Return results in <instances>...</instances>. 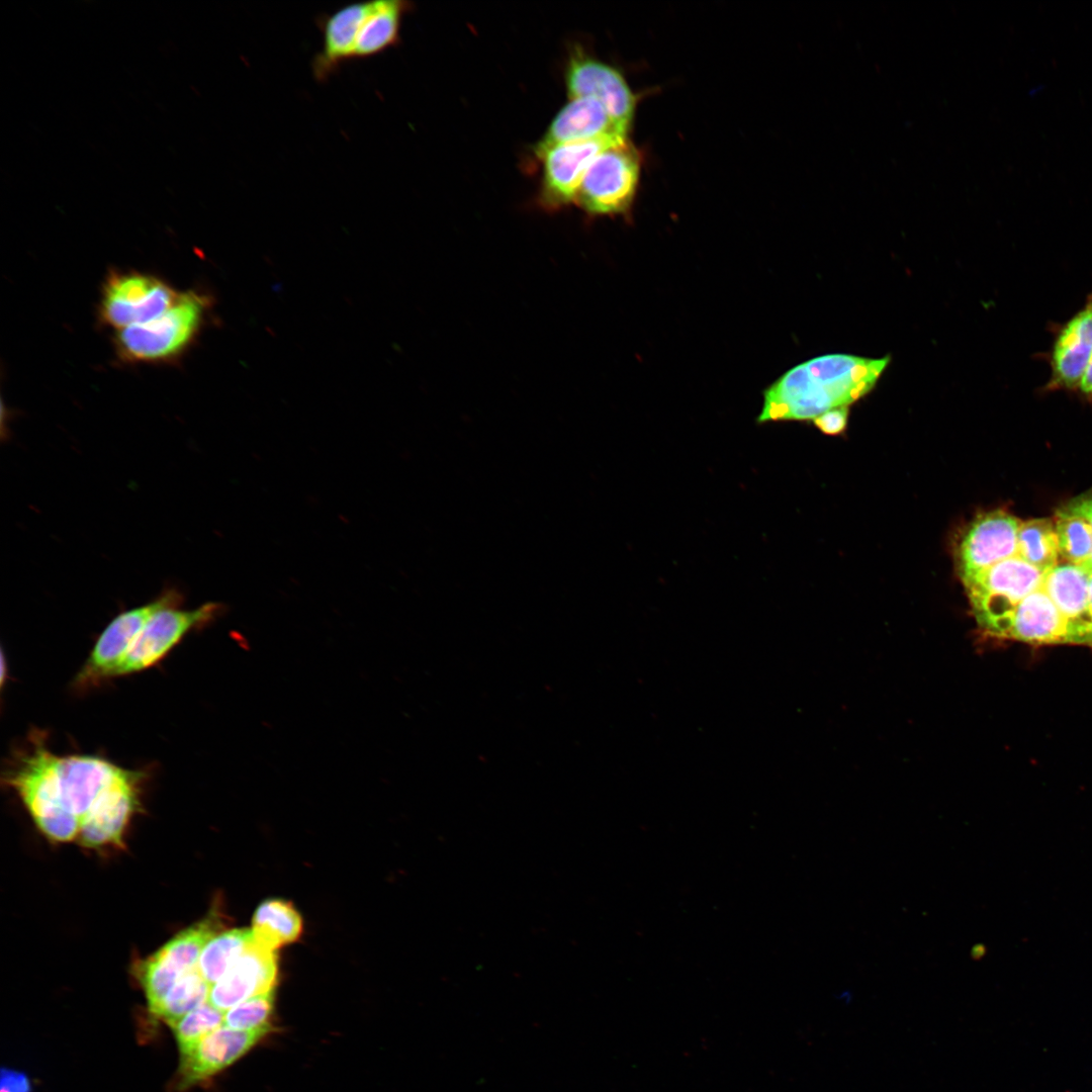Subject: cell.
I'll use <instances>...</instances> for the list:
<instances>
[{
  "label": "cell",
  "mask_w": 1092,
  "mask_h": 1092,
  "mask_svg": "<svg viewBox=\"0 0 1092 1092\" xmlns=\"http://www.w3.org/2000/svg\"><path fill=\"white\" fill-rule=\"evenodd\" d=\"M411 4L401 0L371 1L355 43L352 61L377 57L400 41L403 16Z\"/></svg>",
  "instance_id": "20"
},
{
  "label": "cell",
  "mask_w": 1092,
  "mask_h": 1092,
  "mask_svg": "<svg viewBox=\"0 0 1092 1092\" xmlns=\"http://www.w3.org/2000/svg\"><path fill=\"white\" fill-rule=\"evenodd\" d=\"M224 1011L206 1002L182 1017L171 1028L179 1053L186 1052L201 1038L223 1025Z\"/></svg>",
  "instance_id": "27"
},
{
  "label": "cell",
  "mask_w": 1092,
  "mask_h": 1092,
  "mask_svg": "<svg viewBox=\"0 0 1092 1092\" xmlns=\"http://www.w3.org/2000/svg\"><path fill=\"white\" fill-rule=\"evenodd\" d=\"M1017 555L1043 572L1057 565L1060 555L1054 521L1040 518L1021 522Z\"/></svg>",
  "instance_id": "23"
},
{
  "label": "cell",
  "mask_w": 1092,
  "mask_h": 1092,
  "mask_svg": "<svg viewBox=\"0 0 1092 1092\" xmlns=\"http://www.w3.org/2000/svg\"><path fill=\"white\" fill-rule=\"evenodd\" d=\"M183 600L158 609L131 642L113 677L143 671L158 663L189 632L204 627L221 613L222 606L209 602L196 609L180 606Z\"/></svg>",
  "instance_id": "6"
},
{
  "label": "cell",
  "mask_w": 1092,
  "mask_h": 1092,
  "mask_svg": "<svg viewBox=\"0 0 1092 1092\" xmlns=\"http://www.w3.org/2000/svg\"><path fill=\"white\" fill-rule=\"evenodd\" d=\"M178 293L152 274L113 272L106 278L101 291L99 317L117 331L143 325L166 311Z\"/></svg>",
  "instance_id": "7"
},
{
  "label": "cell",
  "mask_w": 1092,
  "mask_h": 1092,
  "mask_svg": "<svg viewBox=\"0 0 1092 1092\" xmlns=\"http://www.w3.org/2000/svg\"><path fill=\"white\" fill-rule=\"evenodd\" d=\"M1050 349L1037 355L1050 367V377L1041 390L1076 392L1092 354V290L1068 320L1050 324Z\"/></svg>",
  "instance_id": "8"
},
{
  "label": "cell",
  "mask_w": 1092,
  "mask_h": 1092,
  "mask_svg": "<svg viewBox=\"0 0 1092 1092\" xmlns=\"http://www.w3.org/2000/svg\"><path fill=\"white\" fill-rule=\"evenodd\" d=\"M1041 586L1067 622L1072 644L1092 647L1088 568L1059 562L1044 573Z\"/></svg>",
  "instance_id": "16"
},
{
  "label": "cell",
  "mask_w": 1092,
  "mask_h": 1092,
  "mask_svg": "<svg viewBox=\"0 0 1092 1092\" xmlns=\"http://www.w3.org/2000/svg\"><path fill=\"white\" fill-rule=\"evenodd\" d=\"M624 130L598 100L588 97L569 99L554 116L535 153L558 144L598 139H627Z\"/></svg>",
  "instance_id": "17"
},
{
  "label": "cell",
  "mask_w": 1092,
  "mask_h": 1092,
  "mask_svg": "<svg viewBox=\"0 0 1092 1092\" xmlns=\"http://www.w3.org/2000/svg\"><path fill=\"white\" fill-rule=\"evenodd\" d=\"M134 771L97 755L56 754L33 737L16 753L3 780L40 831L65 842L78 837L81 823L100 800Z\"/></svg>",
  "instance_id": "1"
},
{
  "label": "cell",
  "mask_w": 1092,
  "mask_h": 1092,
  "mask_svg": "<svg viewBox=\"0 0 1092 1092\" xmlns=\"http://www.w3.org/2000/svg\"><path fill=\"white\" fill-rule=\"evenodd\" d=\"M274 990L253 996L224 1012L223 1025L239 1030H254L270 1026L268 1019L274 1008Z\"/></svg>",
  "instance_id": "28"
},
{
  "label": "cell",
  "mask_w": 1092,
  "mask_h": 1092,
  "mask_svg": "<svg viewBox=\"0 0 1092 1092\" xmlns=\"http://www.w3.org/2000/svg\"><path fill=\"white\" fill-rule=\"evenodd\" d=\"M1076 392L1084 399L1092 401V354L1081 377Z\"/></svg>",
  "instance_id": "32"
},
{
  "label": "cell",
  "mask_w": 1092,
  "mask_h": 1092,
  "mask_svg": "<svg viewBox=\"0 0 1092 1092\" xmlns=\"http://www.w3.org/2000/svg\"><path fill=\"white\" fill-rule=\"evenodd\" d=\"M1061 509L1080 516L1086 520L1092 528V487L1070 499ZM1091 566L1092 564L1090 567Z\"/></svg>",
  "instance_id": "31"
},
{
  "label": "cell",
  "mask_w": 1092,
  "mask_h": 1092,
  "mask_svg": "<svg viewBox=\"0 0 1092 1092\" xmlns=\"http://www.w3.org/2000/svg\"><path fill=\"white\" fill-rule=\"evenodd\" d=\"M4 663H5V661H4V659H3V656H2V662H1V665H2L3 667H4ZM4 673H5V671H4V669L2 668V671H1V681H2V682H3V680H4Z\"/></svg>",
  "instance_id": "35"
},
{
  "label": "cell",
  "mask_w": 1092,
  "mask_h": 1092,
  "mask_svg": "<svg viewBox=\"0 0 1092 1092\" xmlns=\"http://www.w3.org/2000/svg\"><path fill=\"white\" fill-rule=\"evenodd\" d=\"M640 165L639 152L628 140L607 148L588 166L573 203L589 215L627 212L636 194Z\"/></svg>",
  "instance_id": "5"
},
{
  "label": "cell",
  "mask_w": 1092,
  "mask_h": 1092,
  "mask_svg": "<svg viewBox=\"0 0 1092 1092\" xmlns=\"http://www.w3.org/2000/svg\"><path fill=\"white\" fill-rule=\"evenodd\" d=\"M271 1030V1025L254 1030H239L221 1025L186 1052L180 1053L173 1087L182 1092L220 1072Z\"/></svg>",
  "instance_id": "13"
},
{
  "label": "cell",
  "mask_w": 1092,
  "mask_h": 1092,
  "mask_svg": "<svg viewBox=\"0 0 1092 1092\" xmlns=\"http://www.w3.org/2000/svg\"><path fill=\"white\" fill-rule=\"evenodd\" d=\"M1006 639L1035 645L1072 644L1067 622L1042 586L1018 604Z\"/></svg>",
  "instance_id": "19"
},
{
  "label": "cell",
  "mask_w": 1092,
  "mask_h": 1092,
  "mask_svg": "<svg viewBox=\"0 0 1092 1092\" xmlns=\"http://www.w3.org/2000/svg\"><path fill=\"white\" fill-rule=\"evenodd\" d=\"M252 939L251 929H231L216 934L205 944L198 970L210 986L228 972Z\"/></svg>",
  "instance_id": "24"
},
{
  "label": "cell",
  "mask_w": 1092,
  "mask_h": 1092,
  "mask_svg": "<svg viewBox=\"0 0 1092 1092\" xmlns=\"http://www.w3.org/2000/svg\"><path fill=\"white\" fill-rule=\"evenodd\" d=\"M178 600H183L181 593L169 588L152 602L118 614L98 637L78 673L76 682L81 686L113 677L131 642L148 619L161 607Z\"/></svg>",
  "instance_id": "12"
},
{
  "label": "cell",
  "mask_w": 1092,
  "mask_h": 1092,
  "mask_svg": "<svg viewBox=\"0 0 1092 1092\" xmlns=\"http://www.w3.org/2000/svg\"><path fill=\"white\" fill-rule=\"evenodd\" d=\"M254 939L261 945L276 948L295 941L302 931V920L290 902L268 899L256 909L252 919Z\"/></svg>",
  "instance_id": "22"
},
{
  "label": "cell",
  "mask_w": 1092,
  "mask_h": 1092,
  "mask_svg": "<svg viewBox=\"0 0 1092 1092\" xmlns=\"http://www.w3.org/2000/svg\"><path fill=\"white\" fill-rule=\"evenodd\" d=\"M1044 573L1016 554L964 580L979 627L1006 639L1016 607L1041 586Z\"/></svg>",
  "instance_id": "4"
},
{
  "label": "cell",
  "mask_w": 1092,
  "mask_h": 1092,
  "mask_svg": "<svg viewBox=\"0 0 1092 1092\" xmlns=\"http://www.w3.org/2000/svg\"><path fill=\"white\" fill-rule=\"evenodd\" d=\"M210 987L198 968L188 972L169 991L156 1016L172 1027L186 1014L208 1002Z\"/></svg>",
  "instance_id": "26"
},
{
  "label": "cell",
  "mask_w": 1092,
  "mask_h": 1092,
  "mask_svg": "<svg viewBox=\"0 0 1092 1092\" xmlns=\"http://www.w3.org/2000/svg\"><path fill=\"white\" fill-rule=\"evenodd\" d=\"M277 972L275 950L253 937L228 972L211 985L208 1002L225 1012L248 998L274 990Z\"/></svg>",
  "instance_id": "15"
},
{
  "label": "cell",
  "mask_w": 1092,
  "mask_h": 1092,
  "mask_svg": "<svg viewBox=\"0 0 1092 1092\" xmlns=\"http://www.w3.org/2000/svg\"><path fill=\"white\" fill-rule=\"evenodd\" d=\"M847 418L848 406H840L821 414L813 420V423L823 433L836 435L845 429Z\"/></svg>",
  "instance_id": "29"
},
{
  "label": "cell",
  "mask_w": 1092,
  "mask_h": 1092,
  "mask_svg": "<svg viewBox=\"0 0 1092 1092\" xmlns=\"http://www.w3.org/2000/svg\"><path fill=\"white\" fill-rule=\"evenodd\" d=\"M370 6L371 1L352 2L315 17L322 39L310 70L316 82H327L352 61L357 35Z\"/></svg>",
  "instance_id": "14"
},
{
  "label": "cell",
  "mask_w": 1092,
  "mask_h": 1092,
  "mask_svg": "<svg viewBox=\"0 0 1092 1092\" xmlns=\"http://www.w3.org/2000/svg\"><path fill=\"white\" fill-rule=\"evenodd\" d=\"M1020 523L1015 516L1001 510L977 516L957 547V565L962 581L1016 555Z\"/></svg>",
  "instance_id": "11"
},
{
  "label": "cell",
  "mask_w": 1092,
  "mask_h": 1092,
  "mask_svg": "<svg viewBox=\"0 0 1092 1092\" xmlns=\"http://www.w3.org/2000/svg\"><path fill=\"white\" fill-rule=\"evenodd\" d=\"M1088 570H1089V605H1090V611H1091V614H1092V566Z\"/></svg>",
  "instance_id": "34"
},
{
  "label": "cell",
  "mask_w": 1092,
  "mask_h": 1092,
  "mask_svg": "<svg viewBox=\"0 0 1092 1092\" xmlns=\"http://www.w3.org/2000/svg\"><path fill=\"white\" fill-rule=\"evenodd\" d=\"M210 308L202 292H179L171 306L143 325L117 331L114 346L128 362H165L182 355L199 334Z\"/></svg>",
  "instance_id": "3"
},
{
  "label": "cell",
  "mask_w": 1092,
  "mask_h": 1092,
  "mask_svg": "<svg viewBox=\"0 0 1092 1092\" xmlns=\"http://www.w3.org/2000/svg\"><path fill=\"white\" fill-rule=\"evenodd\" d=\"M986 946L984 944H976L971 951L973 960H981L986 953Z\"/></svg>",
  "instance_id": "33"
},
{
  "label": "cell",
  "mask_w": 1092,
  "mask_h": 1092,
  "mask_svg": "<svg viewBox=\"0 0 1092 1092\" xmlns=\"http://www.w3.org/2000/svg\"><path fill=\"white\" fill-rule=\"evenodd\" d=\"M0 1092H32V1084L24 1072L2 1067Z\"/></svg>",
  "instance_id": "30"
},
{
  "label": "cell",
  "mask_w": 1092,
  "mask_h": 1092,
  "mask_svg": "<svg viewBox=\"0 0 1092 1092\" xmlns=\"http://www.w3.org/2000/svg\"><path fill=\"white\" fill-rule=\"evenodd\" d=\"M889 361V356L828 354L798 364L763 391L756 422L814 420L829 410L847 406L874 388Z\"/></svg>",
  "instance_id": "2"
},
{
  "label": "cell",
  "mask_w": 1092,
  "mask_h": 1092,
  "mask_svg": "<svg viewBox=\"0 0 1092 1092\" xmlns=\"http://www.w3.org/2000/svg\"><path fill=\"white\" fill-rule=\"evenodd\" d=\"M565 84L569 99L588 97L600 101L612 118L629 131L636 99L616 68L576 48L566 65Z\"/></svg>",
  "instance_id": "10"
},
{
  "label": "cell",
  "mask_w": 1092,
  "mask_h": 1092,
  "mask_svg": "<svg viewBox=\"0 0 1092 1092\" xmlns=\"http://www.w3.org/2000/svg\"><path fill=\"white\" fill-rule=\"evenodd\" d=\"M1059 555L1065 562L1089 568L1092 564V528L1080 516L1059 509L1054 520Z\"/></svg>",
  "instance_id": "25"
},
{
  "label": "cell",
  "mask_w": 1092,
  "mask_h": 1092,
  "mask_svg": "<svg viewBox=\"0 0 1092 1092\" xmlns=\"http://www.w3.org/2000/svg\"><path fill=\"white\" fill-rule=\"evenodd\" d=\"M625 140L607 138L558 144L535 153L543 166L538 196L540 206L552 211L573 203L580 181L594 159Z\"/></svg>",
  "instance_id": "9"
},
{
  "label": "cell",
  "mask_w": 1092,
  "mask_h": 1092,
  "mask_svg": "<svg viewBox=\"0 0 1092 1092\" xmlns=\"http://www.w3.org/2000/svg\"><path fill=\"white\" fill-rule=\"evenodd\" d=\"M145 774L135 770L110 790L81 823L78 839L85 847L120 843L129 818L139 806L140 786Z\"/></svg>",
  "instance_id": "18"
},
{
  "label": "cell",
  "mask_w": 1092,
  "mask_h": 1092,
  "mask_svg": "<svg viewBox=\"0 0 1092 1092\" xmlns=\"http://www.w3.org/2000/svg\"><path fill=\"white\" fill-rule=\"evenodd\" d=\"M218 922L208 917L178 933L145 961L166 976L178 981L198 968L205 944L216 935Z\"/></svg>",
  "instance_id": "21"
}]
</instances>
